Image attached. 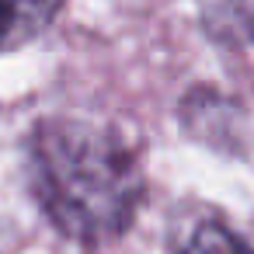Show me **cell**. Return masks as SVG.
<instances>
[{"label": "cell", "mask_w": 254, "mask_h": 254, "mask_svg": "<svg viewBox=\"0 0 254 254\" xmlns=\"http://www.w3.org/2000/svg\"><path fill=\"white\" fill-rule=\"evenodd\" d=\"M28 167L39 205L77 244H108L139 216L146 195L139 150L101 119L53 115L39 122Z\"/></svg>", "instance_id": "obj_1"}, {"label": "cell", "mask_w": 254, "mask_h": 254, "mask_svg": "<svg viewBox=\"0 0 254 254\" xmlns=\"http://www.w3.org/2000/svg\"><path fill=\"white\" fill-rule=\"evenodd\" d=\"M66 0H0V53H11L39 39Z\"/></svg>", "instance_id": "obj_2"}, {"label": "cell", "mask_w": 254, "mask_h": 254, "mask_svg": "<svg viewBox=\"0 0 254 254\" xmlns=\"http://www.w3.org/2000/svg\"><path fill=\"white\" fill-rule=\"evenodd\" d=\"M205 25L209 35L226 49L254 56V0H209Z\"/></svg>", "instance_id": "obj_3"}, {"label": "cell", "mask_w": 254, "mask_h": 254, "mask_svg": "<svg viewBox=\"0 0 254 254\" xmlns=\"http://www.w3.org/2000/svg\"><path fill=\"white\" fill-rule=\"evenodd\" d=\"M181 254H254L233 230H226L223 223H202L188 244L181 247Z\"/></svg>", "instance_id": "obj_4"}]
</instances>
